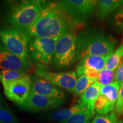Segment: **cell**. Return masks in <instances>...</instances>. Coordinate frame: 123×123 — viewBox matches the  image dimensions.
<instances>
[{"label": "cell", "mask_w": 123, "mask_h": 123, "mask_svg": "<svg viewBox=\"0 0 123 123\" xmlns=\"http://www.w3.org/2000/svg\"><path fill=\"white\" fill-rule=\"evenodd\" d=\"M115 81V71L104 68L99 72L97 81L102 86L108 85Z\"/></svg>", "instance_id": "22"}, {"label": "cell", "mask_w": 123, "mask_h": 123, "mask_svg": "<svg viewBox=\"0 0 123 123\" xmlns=\"http://www.w3.org/2000/svg\"><path fill=\"white\" fill-rule=\"evenodd\" d=\"M115 103L108 97L100 93L94 103V110L99 115H107L115 109Z\"/></svg>", "instance_id": "17"}, {"label": "cell", "mask_w": 123, "mask_h": 123, "mask_svg": "<svg viewBox=\"0 0 123 123\" xmlns=\"http://www.w3.org/2000/svg\"><path fill=\"white\" fill-rule=\"evenodd\" d=\"M31 79V93L61 99H64L65 98L63 91L47 80L37 76H33Z\"/></svg>", "instance_id": "11"}, {"label": "cell", "mask_w": 123, "mask_h": 123, "mask_svg": "<svg viewBox=\"0 0 123 123\" xmlns=\"http://www.w3.org/2000/svg\"><path fill=\"white\" fill-rule=\"evenodd\" d=\"M7 98L21 107L26 102L31 93V79L29 75L2 83Z\"/></svg>", "instance_id": "7"}, {"label": "cell", "mask_w": 123, "mask_h": 123, "mask_svg": "<svg viewBox=\"0 0 123 123\" xmlns=\"http://www.w3.org/2000/svg\"><path fill=\"white\" fill-rule=\"evenodd\" d=\"M90 123H118L115 113L112 112L107 115H97Z\"/></svg>", "instance_id": "24"}, {"label": "cell", "mask_w": 123, "mask_h": 123, "mask_svg": "<svg viewBox=\"0 0 123 123\" xmlns=\"http://www.w3.org/2000/svg\"><path fill=\"white\" fill-rule=\"evenodd\" d=\"M29 39L30 37L24 30L11 26L0 28V42L10 53L29 65Z\"/></svg>", "instance_id": "4"}, {"label": "cell", "mask_w": 123, "mask_h": 123, "mask_svg": "<svg viewBox=\"0 0 123 123\" xmlns=\"http://www.w3.org/2000/svg\"><path fill=\"white\" fill-rule=\"evenodd\" d=\"M94 83V81L90 79L86 75H81L76 80L74 90L73 93L76 96H81L87 89Z\"/></svg>", "instance_id": "19"}, {"label": "cell", "mask_w": 123, "mask_h": 123, "mask_svg": "<svg viewBox=\"0 0 123 123\" xmlns=\"http://www.w3.org/2000/svg\"><path fill=\"white\" fill-rule=\"evenodd\" d=\"M27 73L17 70H0V81L1 83L9 82L27 76Z\"/></svg>", "instance_id": "21"}, {"label": "cell", "mask_w": 123, "mask_h": 123, "mask_svg": "<svg viewBox=\"0 0 123 123\" xmlns=\"http://www.w3.org/2000/svg\"><path fill=\"white\" fill-rule=\"evenodd\" d=\"M123 59V42L109 58L106 63L105 68L115 71L117 68L121 60Z\"/></svg>", "instance_id": "18"}, {"label": "cell", "mask_w": 123, "mask_h": 123, "mask_svg": "<svg viewBox=\"0 0 123 123\" xmlns=\"http://www.w3.org/2000/svg\"><path fill=\"white\" fill-rule=\"evenodd\" d=\"M56 41L47 38H30L28 55L31 59L42 66H49L53 62Z\"/></svg>", "instance_id": "6"}, {"label": "cell", "mask_w": 123, "mask_h": 123, "mask_svg": "<svg viewBox=\"0 0 123 123\" xmlns=\"http://www.w3.org/2000/svg\"><path fill=\"white\" fill-rule=\"evenodd\" d=\"M64 103V99L50 98L31 93L26 102L20 107L29 112H38L53 110L61 107Z\"/></svg>", "instance_id": "10"}, {"label": "cell", "mask_w": 123, "mask_h": 123, "mask_svg": "<svg viewBox=\"0 0 123 123\" xmlns=\"http://www.w3.org/2000/svg\"><path fill=\"white\" fill-rule=\"evenodd\" d=\"M118 123H123V120H120V121H119V122H118Z\"/></svg>", "instance_id": "29"}, {"label": "cell", "mask_w": 123, "mask_h": 123, "mask_svg": "<svg viewBox=\"0 0 123 123\" xmlns=\"http://www.w3.org/2000/svg\"><path fill=\"white\" fill-rule=\"evenodd\" d=\"M14 114L7 108L4 107L0 101V123H18Z\"/></svg>", "instance_id": "23"}, {"label": "cell", "mask_w": 123, "mask_h": 123, "mask_svg": "<svg viewBox=\"0 0 123 123\" xmlns=\"http://www.w3.org/2000/svg\"><path fill=\"white\" fill-rule=\"evenodd\" d=\"M29 66L0 42V70H17L27 73Z\"/></svg>", "instance_id": "12"}, {"label": "cell", "mask_w": 123, "mask_h": 123, "mask_svg": "<svg viewBox=\"0 0 123 123\" xmlns=\"http://www.w3.org/2000/svg\"><path fill=\"white\" fill-rule=\"evenodd\" d=\"M102 86L98 81L92 84L80 96V103L85 105L90 111H95L94 103L99 96Z\"/></svg>", "instance_id": "14"}, {"label": "cell", "mask_w": 123, "mask_h": 123, "mask_svg": "<svg viewBox=\"0 0 123 123\" xmlns=\"http://www.w3.org/2000/svg\"><path fill=\"white\" fill-rule=\"evenodd\" d=\"M111 55H90L85 56L79 61V62L76 65V69L88 68L100 72L103 69L105 68L106 63Z\"/></svg>", "instance_id": "13"}, {"label": "cell", "mask_w": 123, "mask_h": 123, "mask_svg": "<svg viewBox=\"0 0 123 123\" xmlns=\"http://www.w3.org/2000/svg\"><path fill=\"white\" fill-rule=\"evenodd\" d=\"M115 79L120 85L123 84V59L115 70Z\"/></svg>", "instance_id": "28"}, {"label": "cell", "mask_w": 123, "mask_h": 123, "mask_svg": "<svg viewBox=\"0 0 123 123\" xmlns=\"http://www.w3.org/2000/svg\"><path fill=\"white\" fill-rule=\"evenodd\" d=\"M86 111L89 110H88L87 107L83 104L79 103L75 104L68 108L62 109V110L53 112V113L49 115V117L52 121L62 122L76 113Z\"/></svg>", "instance_id": "15"}, {"label": "cell", "mask_w": 123, "mask_h": 123, "mask_svg": "<svg viewBox=\"0 0 123 123\" xmlns=\"http://www.w3.org/2000/svg\"><path fill=\"white\" fill-rule=\"evenodd\" d=\"M76 74L77 76L86 75L90 79L96 82L98 81L99 72L92 68H78L76 69Z\"/></svg>", "instance_id": "26"}, {"label": "cell", "mask_w": 123, "mask_h": 123, "mask_svg": "<svg viewBox=\"0 0 123 123\" xmlns=\"http://www.w3.org/2000/svg\"><path fill=\"white\" fill-rule=\"evenodd\" d=\"M113 22L115 27L123 31V4L115 10L113 14Z\"/></svg>", "instance_id": "25"}, {"label": "cell", "mask_w": 123, "mask_h": 123, "mask_svg": "<svg viewBox=\"0 0 123 123\" xmlns=\"http://www.w3.org/2000/svg\"><path fill=\"white\" fill-rule=\"evenodd\" d=\"M62 2L77 25L84 24L90 19L98 3L95 0H64Z\"/></svg>", "instance_id": "8"}, {"label": "cell", "mask_w": 123, "mask_h": 123, "mask_svg": "<svg viewBox=\"0 0 123 123\" xmlns=\"http://www.w3.org/2000/svg\"><path fill=\"white\" fill-rule=\"evenodd\" d=\"M116 41L103 31L90 29L76 35V61L90 55L106 56L114 52Z\"/></svg>", "instance_id": "2"}, {"label": "cell", "mask_w": 123, "mask_h": 123, "mask_svg": "<svg viewBox=\"0 0 123 123\" xmlns=\"http://www.w3.org/2000/svg\"><path fill=\"white\" fill-rule=\"evenodd\" d=\"M75 24L60 1H48L30 26L25 29L29 37L47 38L56 41L67 33L73 32Z\"/></svg>", "instance_id": "1"}, {"label": "cell", "mask_w": 123, "mask_h": 123, "mask_svg": "<svg viewBox=\"0 0 123 123\" xmlns=\"http://www.w3.org/2000/svg\"><path fill=\"white\" fill-rule=\"evenodd\" d=\"M35 73L37 76L47 80L61 89H64L71 92H74L77 80L75 72L55 73L45 69L38 68L35 70Z\"/></svg>", "instance_id": "9"}, {"label": "cell", "mask_w": 123, "mask_h": 123, "mask_svg": "<svg viewBox=\"0 0 123 123\" xmlns=\"http://www.w3.org/2000/svg\"><path fill=\"white\" fill-rule=\"evenodd\" d=\"M76 59V35L67 33L56 41L53 62L56 69H66Z\"/></svg>", "instance_id": "5"}, {"label": "cell", "mask_w": 123, "mask_h": 123, "mask_svg": "<svg viewBox=\"0 0 123 123\" xmlns=\"http://www.w3.org/2000/svg\"><path fill=\"white\" fill-rule=\"evenodd\" d=\"M95 113V111H86L76 113L61 123H90Z\"/></svg>", "instance_id": "20"}, {"label": "cell", "mask_w": 123, "mask_h": 123, "mask_svg": "<svg viewBox=\"0 0 123 123\" xmlns=\"http://www.w3.org/2000/svg\"><path fill=\"white\" fill-rule=\"evenodd\" d=\"M97 2L98 18L100 21H102L123 4V0H100Z\"/></svg>", "instance_id": "16"}, {"label": "cell", "mask_w": 123, "mask_h": 123, "mask_svg": "<svg viewBox=\"0 0 123 123\" xmlns=\"http://www.w3.org/2000/svg\"><path fill=\"white\" fill-rule=\"evenodd\" d=\"M47 1L26 0L13 5L6 15V20L11 26L25 30L33 24Z\"/></svg>", "instance_id": "3"}, {"label": "cell", "mask_w": 123, "mask_h": 123, "mask_svg": "<svg viewBox=\"0 0 123 123\" xmlns=\"http://www.w3.org/2000/svg\"><path fill=\"white\" fill-rule=\"evenodd\" d=\"M115 111L118 115H123V84L120 87L119 95L115 105Z\"/></svg>", "instance_id": "27"}]
</instances>
